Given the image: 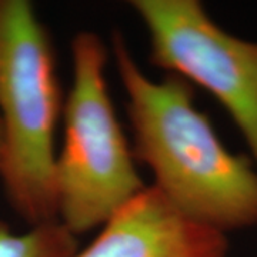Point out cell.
Listing matches in <instances>:
<instances>
[{
	"label": "cell",
	"instance_id": "obj_1",
	"mask_svg": "<svg viewBox=\"0 0 257 257\" xmlns=\"http://www.w3.org/2000/svg\"><path fill=\"white\" fill-rule=\"evenodd\" d=\"M111 52L127 97L133 156L152 172L153 187L190 220L224 234L256 226L257 169L221 143L194 104L192 83L170 73L147 77L119 30Z\"/></svg>",
	"mask_w": 257,
	"mask_h": 257
},
{
	"label": "cell",
	"instance_id": "obj_2",
	"mask_svg": "<svg viewBox=\"0 0 257 257\" xmlns=\"http://www.w3.org/2000/svg\"><path fill=\"white\" fill-rule=\"evenodd\" d=\"M56 50L28 0H0V180L32 226L57 220L55 135L63 113Z\"/></svg>",
	"mask_w": 257,
	"mask_h": 257
},
{
	"label": "cell",
	"instance_id": "obj_3",
	"mask_svg": "<svg viewBox=\"0 0 257 257\" xmlns=\"http://www.w3.org/2000/svg\"><path fill=\"white\" fill-rule=\"evenodd\" d=\"M70 52L73 79L63 104L64 142L56 155L55 192L57 220L77 237L103 227L146 186L107 89L104 42L82 30Z\"/></svg>",
	"mask_w": 257,
	"mask_h": 257
},
{
	"label": "cell",
	"instance_id": "obj_4",
	"mask_svg": "<svg viewBox=\"0 0 257 257\" xmlns=\"http://www.w3.org/2000/svg\"><path fill=\"white\" fill-rule=\"evenodd\" d=\"M149 33L150 63L210 92L257 166V42L220 28L197 0H132Z\"/></svg>",
	"mask_w": 257,
	"mask_h": 257
},
{
	"label": "cell",
	"instance_id": "obj_5",
	"mask_svg": "<svg viewBox=\"0 0 257 257\" xmlns=\"http://www.w3.org/2000/svg\"><path fill=\"white\" fill-rule=\"evenodd\" d=\"M227 251L224 233L190 220L146 186L72 257H227Z\"/></svg>",
	"mask_w": 257,
	"mask_h": 257
},
{
	"label": "cell",
	"instance_id": "obj_6",
	"mask_svg": "<svg viewBox=\"0 0 257 257\" xmlns=\"http://www.w3.org/2000/svg\"><path fill=\"white\" fill-rule=\"evenodd\" d=\"M77 250V237L59 220L32 226L22 234L0 220V257H72Z\"/></svg>",
	"mask_w": 257,
	"mask_h": 257
},
{
	"label": "cell",
	"instance_id": "obj_7",
	"mask_svg": "<svg viewBox=\"0 0 257 257\" xmlns=\"http://www.w3.org/2000/svg\"><path fill=\"white\" fill-rule=\"evenodd\" d=\"M2 156H3V128L0 123V165H2Z\"/></svg>",
	"mask_w": 257,
	"mask_h": 257
}]
</instances>
